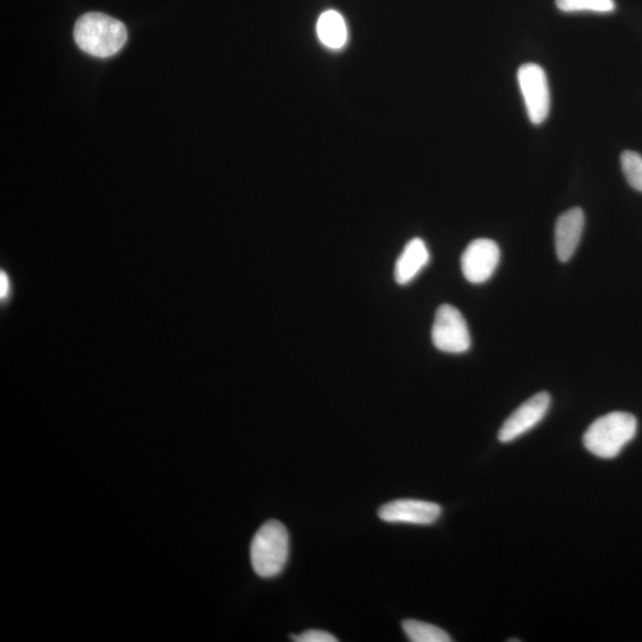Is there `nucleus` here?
Segmentation results:
<instances>
[{
    "label": "nucleus",
    "mask_w": 642,
    "mask_h": 642,
    "mask_svg": "<svg viewBox=\"0 0 642 642\" xmlns=\"http://www.w3.org/2000/svg\"><path fill=\"white\" fill-rule=\"evenodd\" d=\"M74 40L83 52L106 59L121 52L128 40V30L116 18L88 12L75 23Z\"/></svg>",
    "instance_id": "nucleus-1"
},
{
    "label": "nucleus",
    "mask_w": 642,
    "mask_h": 642,
    "mask_svg": "<svg viewBox=\"0 0 642 642\" xmlns=\"http://www.w3.org/2000/svg\"><path fill=\"white\" fill-rule=\"evenodd\" d=\"M638 420L631 413L613 412L594 421L584 433L585 449L596 457H618L637 436Z\"/></svg>",
    "instance_id": "nucleus-2"
},
{
    "label": "nucleus",
    "mask_w": 642,
    "mask_h": 642,
    "mask_svg": "<svg viewBox=\"0 0 642 642\" xmlns=\"http://www.w3.org/2000/svg\"><path fill=\"white\" fill-rule=\"evenodd\" d=\"M289 534L285 525L270 520L258 530L251 543V565L262 578H273L281 574L288 562Z\"/></svg>",
    "instance_id": "nucleus-3"
},
{
    "label": "nucleus",
    "mask_w": 642,
    "mask_h": 642,
    "mask_svg": "<svg viewBox=\"0 0 642 642\" xmlns=\"http://www.w3.org/2000/svg\"><path fill=\"white\" fill-rule=\"evenodd\" d=\"M432 342L440 351L463 354L471 346L467 321L456 307L443 305L438 308L432 327Z\"/></svg>",
    "instance_id": "nucleus-4"
},
{
    "label": "nucleus",
    "mask_w": 642,
    "mask_h": 642,
    "mask_svg": "<svg viewBox=\"0 0 642 642\" xmlns=\"http://www.w3.org/2000/svg\"><path fill=\"white\" fill-rule=\"evenodd\" d=\"M518 81L530 121L535 125L544 123L550 115L551 94L543 67L537 64L522 65Z\"/></svg>",
    "instance_id": "nucleus-5"
},
{
    "label": "nucleus",
    "mask_w": 642,
    "mask_h": 642,
    "mask_svg": "<svg viewBox=\"0 0 642 642\" xmlns=\"http://www.w3.org/2000/svg\"><path fill=\"white\" fill-rule=\"evenodd\" d=\"M551 406V395L547 392H540L528 399L516 411L509 415L505 424L499 432V440L503 444L514 442L515 439L524 436L541 423L549 412Z\"/></svg>",
    "instance_id": "nucleus-6"
},
{
    "label": "nucleus",
    "mask_w": 642,
    "mask_h": 642,
    "mask_svg": "<svg viewBox=\"0 0 642 642\" xmlns=\"http://www.w3.org/2000/svg\"><path fill=\"white\" fill-rule=\"evenodd\" d=\"M500 258L501 251L496 242L487 238L476 239L468 245L462 256L464 278L475 285L487 282L499 266Z\"/></svg>",
    "instance_id": "nucleus-7"
},
{
    "label": "nucleus",
    "mask_w": 642,
    "mask_h": 642,
    "mask_svg": "<svg viewBox=\"0 0 642 642\" xmlns=\"http://www.w3.org/2000/svg\"><path fill=\"white\" fill-rule=\"evenodd\" d=\"M442 513L438 503L421 500H396L379 509L380 519L388 524L432 525Z\"/></svg>",
    "instance_id": "nucleus-8"
},
{
    "label": "nucleus",
    "mask_w": 642,
    "mask_h": 642,
    "mask_svg": "<svg viewBox=\"0 0 642 642\" xmlns=\"http://www.w3.org/2000/svg\"><path fill=\"white\" fill-rule=\"evenodd\" d=\"M584 223V212L579 207L560 214L555 228L556 253L560 262L570 261L576 253Z\"/></svg>",
    "instance_id": "nucleus-9"
},
{
    "label": "nucleus",
    "mask_w": 642,
    "mask_h": 642,
    "mask_svg": "<svg viewBox=\"0 0 642 642\" xmlns=\"http://www.w3.org/2000/svg\"><path fill=\"white\" fill-rule=\"evenodd\" d=\"M428 261H430V253H428L425 242L423 239L413 238L406 244L404 251L396 261L395 281L399 285H407L417 278L421 270L427 266Z\"/></svg>",
    "instance_id": "nucleus-10"
},
{
    "label": "nucleus",
    "mask_w": 642,
    "mask_h": 642,
    "mask_svg": "<svg viewBox=\"0 0 642 642\" xmlns=\"http://www.w3.org/2000/svg\"><path fill=\"white\" fill-rule=\"evenodd\" d=\"M317 33L319 40L327 48L341 49L348 41V28L344 18L335 10L325 11L320 15Z\"/></svg>",
    "instance_id": "nucleus-11"
},
{
    "label": "nucleus",
    "mask_w": 642,
    "mask_h": 642,
    "mask_svg": "<svg viewBox=\"0 0 642 642\" xmlns=\"http://www.w3.org/2000/svg\"><path fill=\"white\" fill-rule=\"evenodd\" d=\"M402 628L409 640L413 642H451L452 639L444 629L431 623L417 620H405Z\"/></svg>",
    "instance_id": "nucleus-12"
},
{
    "label": "nucleus",
    "mask_w": 642,
    "mask_h": 642,
    "mask_svg": "<svg viewBox=\"0 0 642 642\" xmlns=\"http://www.w3.org/2000/svg\"><path fill=\"white\" fill-rule=\"evenodd\" d=\"M557 8L563 12H597L609 14L616 8L614 0H556Z\"/></svg>",
    "instance_id": "nucleus-13"
},
{
    "label": "nucleus",
    "mask_w": 642,
    "mask_h": 642,
    "mask_svg": "<svg viewBox=\"0 0 642 642\" xmlns=\"http://www.w3.org/2000/svg\"><path fill=\"white\" fill-rule=\"evenodd\" d=\"M621 167L628 184L642 192V156L632 150L623 151Z\"/></svg>",
    "instance_id": "nucleus-14"
},
{
    "label": "nucleus",
    "mask_w": 642,
    "mask_h": 642,
    "mask_svg": "<svg viewBox=\"0 0 642 642\" xmlns=\"http://www.w3.org/2000/svg\"><path fill=\"white\" fill-rule=\"evenodd\" d=\"M293 640L297 642H337L338 639L332 634L319 629H310L300 635H293Z\"/></svg>",
    "instance_id": "nucleus-15"
},
{
    "label": "nucleus",
    "mask_w": 642,
    "mask_h": 642,
    "mask_svg": "<svg viewBox=\"0 0 642 642\" xmlns=\"http://www.w3.org/2000/svg\"><path fill=\"white\" fill-rule=\"evenodd\" d=\"M11 292V282L4 273L0 274V295L2 299L8 297Z\"/></svg>",
    "instance_id": "nucleus-16"
}]
</instances>
